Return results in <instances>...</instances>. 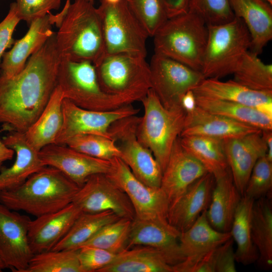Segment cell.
Segmentation results:
<instances>
[{
	"label": "cell",
	"mask_w": 272,
	"mask_h": 272,
	"mask_svg": "<svg viewBox=\"0 0 272 272\" xmlns=\"http://www.w3.org/2000/svg\"><path fill=\"white\" fill-rule=\"evenodd\" d=\"M208 36V25L197 12L189 9L169 18L154 37L155 53L200 72Z\"/></svg>",
	"instance_id": "obj_4"
},
{
	"label": "cell",
	"mask_w": 272,
	"mask_h": 272,
	"mask_svg": "<svg viewBox=\"0 0 272 272\" xmlns=\"http://www.w3.org/2000/svg\"><path fill=\"white\" fill-rule=\"evenodd\" d=\"M260 131L261 130L252 126L209 112L196 106L194 110L186 113L180 137L203 135L224 140Z\"/></svg>",
	"instance_id": "obj_25"
},
{
	"label": "cell",
	"mask_w": 272,
	"mask_h": 272,
	"mask_svg": "<svg viewBox=\"0 0 272 272\" xmlns=\"http://www.w3.org/2000/svg\"><path fill=\"white\" fill-rule=\"evenodd\" d=\"M208 36L200 72L205 79L233 74L251 47V37L242 20L235 17L219 25H208Z\"/></svg>",
	"instance_id": "obj_7"
},
{
	"label": "cell",
	"mask_w": 272,
	"mask_h": 272,
	"mask_svg": "<svg viewBox=\"0 0 272 272\" xmlns=\"http://www.w3.org/2000/svg\"><path fill=\"white\" fill-rule=\"evenodd\" d=\"M77 251L81 272H98L110 263L116 255L105 249L91 246H83Z\"/></svg>",
	"instance_id": "obj_44"
},
{
	"label": "cell",
	"mask_w": 272,
	"mask_h": 272,
	"mask_svg": "<svg viewBox=\"0 0 272 272\" xmlns=\"http://www.w3.org/2000/svg\"><path fill=\"white\" fill-rule=\"evenodd\" d=\"M62 111V125L55 141V144L60 145H65L70 139L83 134L112 139L109 131L111 124L121 118L137 115L139 109L130 104L109 111H93L81 108L64 98Z\"/></svg>",
	"instance_id": "obj_13"
},
{
	"label": "cell",
	"mask_w": 272,
	"mask_h": 272,
	"mask_svg": "<svg viewBox=\"0 0 272 272\" xmlns=\"http://www.w3.org/2000/svg\"><path fill=\"white\" fill-rule=\"evenodd\" d=\"M261 132L267 147L266 157L272 162V130H262Z\"/></svg>",
	"instance_id": "obj_50"
},
{
	"label": "cell",
	"mask_w": 272,
	"mask_h": 272,
	"mask_svg": "<svg viewBox=\"0 0 272 272\" xmlns=\"http://www.w3.org/2000/svg\"><path fill=\"white\" fill-rule=\"evenodd\" d=\"M149 65L151 89L167 108L181 106L183 95L205 79L200 72L156 53Z\"/></svg>",
	"instance_id": "obj_11"
},
{
	"label": "cell",
	"mask_w": 272,
	"mask_h": 272,
	"mask_svg": "<svg viewBox=\"0 0 272 272\" xmlns=\"http://www.w3.org/2000/svg\"><path fill=\"white\" fill-rule=\"evenodd\" d=\"M131 222V219L121 218L110 223L82 246L96 247L117 254L126 249Z\"/></svg>",
	"instance_id": "obj_39"
},
{
	"label": "cell",
	"mask_w": 272,
	"mask_h": 272,
	"mask_svg": "<svg viewBox=\"0 0 272 272\" xmlns=\"http://www.w3.org/2000/svg\"><path fill=\"white\" fill-rule=\"evenodd\" d=\"M16 154V160L9 168L0 170V192L14 189L22 184L30 175L43 166L38 151L26 141L24 133L10 131L2 139Z\"/></svg>",
	"instance_id": "obj_24"
},
{
	"label": "cell",
	"mask_w": 272,
	"mask_h": 272,
	"mask_svg": "<svg viewBox=\"0 0 272 272\" xmlns=\"http://www.w3.org/2000/svg\"><path fill=\"white\" fill-rule=\"evenodd\" d=\"M82 213L76 205L71 202L59 210L31 220L28 239L33 253L52 250L67 234Z\"/></svg>",
	"instance_id": "obj_20"
},
{
	"label": "cell",
	"mask_w": 272,
	"mask_h": 272,
	"mask_svg": "<svg viewBox=\"0 0 272 272\" xmlns=\"http://www.w3.org/2000/svg\"><path fill=\"white\" fill-rule=\"evenodd\" d=\"M14 154V151L12 149L8 147L3 141L0 139V170L5 161L13 159Z\"/></svg>",
	"instance_id": "obj_49"
},
{
	"label": "cell",
	"mask_w": 272,
	"mask_h": 272,
	"mask_svg": "<svg viewBox=\"0 0 272 272\" xmlns=\"http://www.w3.org/2000/svg\"><path fill=\"white\" fill-rule=\"evenodd\" d=\"M54 24V15L51 12L33 21L26 34L15 40L12 48L4 53L0 63V76L9 78L21 72L30 56L52 35Z\"/></svg>",
	"instance_id": "obj_21"
},
{
	"label": "cell",
	"mask_w": 272,
	"mask_h": 272,
	"mask_svg": "<svg viewBox=\"0 0 272 272\" xmlns=\"http://www.w3.org/2000/svg\"><path fill=\"white\" fill-rule=\"evenodd\" d=\"M179 140L184 149L197 159L215 180L230 170L223 140L194 135L180 137Z\"/></svg>",
	"instance_id": "obj_30"
},
{
	"label": "cell",
	"mask_w": 272,
	"mask_h": 272,
	"mask_svg": "<svg viewBox=\"0 0 272 272\" xmlns=\"http://www.w3.org/2000/svg\"><path fill=\"white\" fill-rule=\"evenodd\" d=\"M207 173L203 166L182 146L179 137L163 171L160 186L167 196L169 207L192 183Z\"/></svg>",
	"instance_id": "obj_17"
},
{
	"label": "cell",
	"mask_w": 272,
	"mask_h": 272,
	"mask_svg": "<svg viewBox=\"0 0 272 272\" xmlns=\"http://www.w3.org/2000/svg\"><path fill=\"white\" fill-rule=\"evenodd\" d=\"M242 195L233 182L230 170L215 180L206 215L210 225L222 232L231 230Z\"/></svg>",
	"instance_id": "obj_27"
},
{
	"label": "cell",
	"mask_w": 272,
	"mask_h": 272,
	"mask_svg": "<svg viewBox=\"0 0 272 272\" xmlns=\"http://www.w3.org/2000/svg\"><path fill=\"white\" fill-rule=\"evenodd\" d=\"M56 32L11 78L0 76V124L4 130L25 132L39 116L57 85L60 56Z\"/></svg>",
	"instance_id": "obj_1"
},
{
	"label": "cell",
	"mask_w": 272,
	"mask_h": 272,
	"mask_svg": "<svg viewBox=\"0 0 272 272\" xmlns=\"http://www.w3.org/2000/svg\"><path fill=\"white\" fill-rule=\"evenodd\" d=\"M72 202L85 213L111 211L119 218L133 220L135 213L125 193L106 174L90 176L76 193Z\"/></svg>",
	"instance_id": "obj_14"
},
{
	"label": "cell",
	"mask_w": 272,
	"mask_h": 272,
	"mask_svg": "<svg viewBox=\"0 0 272 272\" xmlns=\"http://www.w3.org/2000/svg\"><path fill=\"white\" fill-rule=\"evenodd\" d=\"M63 99L60 88L56 85L39 116L24 132L27 142L36 150L55 143L62 125Z\"/></svg>",
	"instance_id": "obj_29"
},
{
	"label": "cell",
	"mask_w": 272,
	"mask_h": 272,
	"mask_svg": "<svg viewBox=\"0 0 272 272\" xmlns=\"http://www.w3.org/2000/svg\"><path fill=\"white\" fill-rule=\"evenodd\" d=\"M98 272H173V264L162 251L149 246L125 249Z\"/></svg>",
	"instance_id": "obj_28"
},
{
	"label": "cell",
	"mask_w": 272,
	"mask_h": 272,
	"mask_svg": "<svg viewBox=\"0 0 272 272\" xmlns=\"http://www.w3.org/2000/svg\"><path fill=\"white\" fill-rule=\"evenodd\" d=\"M7 267L0 257V272L2 271Z\"/></svg>",
	"instance_id": "obj_51"
},
{
	"label": "cell",
	"mask_w": 272,
	"mask_h": 272,
	"mask_svg": "<svg viewBox=\"0 0 272 272\" xmlns=\"http://www.w3.org/2000/svg\"><path fill=\"white\" fill-rule=\"evenodd\" d=\"M254 200L242 195L237 208L232 224L231 237L236 244V261L243 265L257 261L258 250L251 237V218Z\"/></svg>",
	"instance_id": "obj_33"
},
{
	"label": "cell",
	"mask_w": 272,
	"mask_h": 272,
	"mask_svg": "<svg viewBox=\"0 0 272 272\" xmlns=\"http://www.w3.org/2000/svg\"><path fill=\"white\" fill-rule=\"evenodd\" d=\"M180 234L167 220L134 218L131 222L126 249L139 246L155 248L163 252L173 266L185 259L179 248Z\"/></svg>",
	"instance_id": "obj_18"
},
{
	"label": "cell",
	"mask_w": 272,
	"mask_h": 272,
	"mask_svg": "<svg viewBox=\"0 0 272 272\" xmlns=\"http://www.w3.org/2000/svg\"><path fill=\"white\" fill-rule=\"evenodd\" d=\"M123 1L149 37H153L168 19L163 0Z\"/></svg>",
	"instance_id": "obj_40"
},
{
	"label": "cell",
	"mask_w": 272,
	"mask_h": 272,
	"mask_svg": "<svg viewBox=\"0 0 272 272\" xmlns=\"http://www.w3.org/2000/svg\"><path fill=\"white\" fill-rule=\"evenodd\" d=\"M39 155L44 166L58 169L79 187L93 175L107 174L111 165L110 160L93 157L65 145L55 143L42 148Z\"/></svg>",
	"instance_id": "obj_16"
},
{
	"label": "cell",
	"mask_w": 272,
	"mask_h": 272,
	"mask_svg": "<svg viewBox=\"0 0 272 272\" xmlns=\"http://www.w3.org/2000/svg\"><path fill=\"white\" fill-rule=\"evenodd\" d=\"M77 250H50L35 254L25 272H81Z\"/></svg>",
	"instance_id": "obj_38"
},
{
	"label": "cell",
	"mask_w": 272,
	"mask_h": 272,
	"mask_svg": "<svg viewBox=\"0 0 272 272\" xmlns=\"http://www.w3.org/2000/svg\"><path fill=\"white\" fill-rule=\"evenodd\" d=\"M215 183V179L209 172L196 180L169 207L168 222L180 233L187 230L208 208Z\"/></svg>",
	"instance_id": "obj_22"
},
{
	"label": "cell",
	"mask_w": 272,
	"mask_h": 272,
	"mask_svg": "<svg viewBox=\"0 0 272 272\" xmlns=\"http://www.w3.org/2000/svg\"><path fill=\"white\" fill-rule=\"evenodd\" d=\"M180 105L186 113L194 110L196 107L195 96L192 90L187 91L182 97Z\"/></svg>",
	"instance_id": "obj_48"
},
{
	"label": "cell",
	"mask_w": 272,
	"mask_h": 272,
	"mask_svg": "<svg viewBox=\"0 0 272 272\" xmlns=\"http://www.w3.org/2000/svg\"><path fill=\"white\" fill-rule=\"evenodd\" d=\"M104 54L129 53L146 56L147 32L123 0L115 4L100 0Z\"/></svg>",
	"instance_id": "obj_9"
},
{
	"label": "cell",
	"mask_w": 272,
	"mask_h": 272,
	"mask_svg": "<svg viewBox=\"0 0 272 272\" xmlns=\"http://www.w3.org/2000/svg\"><path fill=\"white\" fill-rule=\"evenodd\" d=\"M31 220L0 203V257L13 271L25 272L34 255L28 239Z\"/></svg>",
	"instance_id": "obj_15"
},
{
	"label": "cell",
	"mask_w": 272,
	"mask_h": 272,
	"mask_svg": "<svg viewBox=\"0 0 272 272\" xmlns=\"http://www.w3.org/2000/svg\"><path fill=\"white\" fill-rule=\"evenodd\" d=\"M252 241L258 252L259 266L266 270L272 267V203L264 197L254 200L251 218Z\"/></svg>",
	"instance_id": "obj_32"
},
{
	"label": "cell",
	"mask_w": 272,
	"mask_h": 272,
	"mask_svg": "<svg viewBox=\"0 0 272 272\" xmlns=\"http://www.w3.org/2000/svg\"><path fill=\"white\" fill-rule=\"evenodd\" d=\"M56 47L60 58L94 64L104 54L100 17L94 4L86 0H66L54 15Z\"/></svg>",
	"instance_id": "obj_2"
},
{
	"label": "cell",
	"mask_w": 272,
	"mask_h": 272,
	"mask_svg": "<svg viewBox=\"0 0 272 272\" xmlns=\"http://www.w3.org/2000/svg\"><path fill=\"white\" fill-rule=\"evenodd\" d=\"M61 0H16L17 15L29 25L34 20L58 10Z\"/></svg>",
	"instance_id": "obj_45"
},
{
	"label": "cell",
	"mask_w": 272,
	"mask_h": 272,
	"mask_svg": "<svg viewBox=\"0 0 272 272\" xmlns=\"http://www.w3.org/2000/svg\"><path fill=\"white\" fill-rule=\"evenodd\" d=\"M79 188L58 169L44 166L19 186L0 192V203L37 217L72 202Z\"/></svg>",
	"instance_id": "obj_3"
},
{
	"label": "cell",
	"mask_w": 272,
	"mask_h": 272,
	"mask_svg": "<svg viewBox=\"0 0 272 272\" xmlns=\"http://www.w3.org/2000/svg\"><path fill=\"white\" fill-rule=\"evenodd\" d=\"M199 14L207 25H219L235 18L229 0H190L189 8Z\"/></svg>",
	"instance_id": "obj_43"
},
{
	"label": "cell",
	"mask_w": 272,
	"mask_h": 272,
	"mask_svg": "<svg viewBox=\"0 0 272 272\" xmlns=\"http://www.w3.org/2000/svg\"><path fill=\"white\" fill-rule=\"evenodd\" d=\"M234 241L205 252L185 258L173 266V272H232L235 268Z\"/></svg>",
	"instance_id": "obj_35"
},
{
	"label": "cell",
	"mask_w": 272,
	"mask_h": 272,
	"mask_svg": "<svg viewBox=\"0 0 272 272\" xmlns=\"http://www.w3.org/2000/svg\"><path fill=\"white\" fill-rule=\"evenodd\" d=\"M94 65L102 89L130 104L141 101L152 88L150 65L145 56L104 54Z\"/></svg>",
	"instance_id": "obj_6"
},
{
	"label": "cell",
	"mask_w": 272,
	"mask_h": 272,
	"mask_svg": "<svg viewBox=\"0 0 272 272\" xmlns=\"http://www.w3.org/2000/svg\"><path fill=\"white\" fill-rule=\"evenodd\" d=\"M120 218L111 211L82 212L67 234L52 250H77L103 226Z\"/></svg>",
	"instance_id": "obj_36"
},
{
	"label": "cell",
	"mask_w": 272,
	"mask_h": 272,
	"mask_svg": "<svg viewBox=\"0 0 272 272\" xmlns=\"http://www.w3.org/2000/svg\"><path fill=\"white\" fill-rule=\"evenodd\" d=\"M105 2L111 4H115L119 3L121 0H103Z\"/></svg>",
	"instance_id": "obj_52"
},
{
	"label": "cell",
	"mask_w": 272,
	"mask_h": 272,
	"mask_svg": "<svg viewBox=\"0 0 272 272\" xmlns=\"http://www.w3.org/2000/svg\"><path fill=\"white\" fill-rule=\"evenodd\" d=\"M141 101L144 113L138 126L137 138L151 151L163 171L183 129L186 113L181 106L165 107L152 89Z\"/></svg>",
	"instance_id": "obj_5"
},
{
	"label": "cell",
	"mask_w": 272,
	"mask_h": 272,
	"mask_svg": "<svg viewBox=\"0 0 272 272\" xmlns=\"http://www.w3.org/2000/svg\"><path fill=\"white\" fill-rule=\"evenodd\" d=\"M261 131L223 140L233 182L242 196L256 162L267 153Z\"/></svg>",
	"instance_id": "obj_19"
},
{
	"label": "cell",
	"mask_w": 272,
	"mask_h": 272,
	"mask_svg": "<svg viewBox=\"0 0 272 272\" xmlns=\"http://www.w3.org/2000/svg\"><path fill=\"white\" fill-rule=\"evenodd\" d=\"M206 210L187 230L180 234L179 248L184 258L217 247L231 238L230 232L219 231L210 225Z\"/></svg>",
	"instance_id": "obj_31"
},
{
	"label": "cell",
	"mask_w": 272,
	"mask_h": 272,
	"mask_svg": "<svg viewBox=\"0 0 272 272\" xmlns=\"http://www.w3.org/2000/svg\"><path fill=\"white\" fill-rule=\"evenodd\" d=\"M235 82L257 91L272 92V65L261 60L258 55L248 51L233 73Z\"/></svg>",
	"instance_id": "obj_37"
},
{
	"label": "cell",
	"mask_w": 272,
	"mask_h": 272,
	"mask_svg": "<svg viewBox=\"0 0 272 272\" xmlns=\"http://www.w3.org/2000/svg\"><path fill=\"white\" fill-rule=\"evenodd\" d=\"M20 21L17 15L16 3H13L10 5L7 15L0 22V63L6 50L14 43L13 34Z\"/></svg>",
	"instance_id": "obj_46"
},
{
	"label": "cell",
	"mask_w": 272,
	"mask_h": 272,
	"mask_svg": "<svg viewBox=\"0 0 272 272\" xmlns=\"http://www.w3.org/2000/svg\"><path fill=\"white\" fill-rule=\"evenodd\" d=\"M86 1H87L89 2H91L92 3H93L94 4V0H86Z\"/></svg>",
	"instance_id": "obj_53"
},
{
	"label": "cell",
	"mask_w": 272,
	"mask_h": 272,
	"mask_svg": "<svg viewBox=\"0 0 272 272\" xmlns=\"http://www.w3.org/2000/svg\"><path fill=\"white\" fill-rule=\"evenodd\" d=\"M191 90L195 96L243 104L272 117V92L253 90L233 80L223 82L214 78L204 79Z\"/></svg>",
	"instance_id": "obj_23"
},
{
	"label": "cell",
	"mask_w": 272,
	"mask_h": 272,
	"mask_svg": "<svg viewBox=\"0 0 272 272\" xmlns=\"http://www.w3.org/2000/svg\"><path fill=\"white\" fill-rule=\"evenodd\" d=\"M57 85L64 98L86 109L106 111L130 104L126 100L105 93L101 88L95 66L88 61L60 58Z\"/></svg>",
	"instance_id": "obj_8"
},
{
	"label": "cell",
	"mask_w": 272,
	"mask_h": 272,
	"mask_svg": "<svg viewBox=\"0 0 272 272\" xmlns=\"http://www.w3.org/2000/svg\"><path fill=\"white\" fill-rule=\"evenodd\" d=\"M266 1H267L269 4L272 5V0H266Z\"/></svg>",
	"instance_id": "obj_54"
},
{
	"label": "cell",
	"mask_w": 272,
	"mask_h": 272,
	"mask_svg": "<svg viewBox=\"0 0 272 272\" xmlns=\"http://www.w3.org/2000/svg\"><path fill=\"white\" fill-rule=\"evenodd\" d=\"M190 0H163L168 18L187 12Z\"/></svg>",
	"instance_id": "obj_47"
},
{
	"label": "cell",
	"mask_w": 272,
	"mask_h": 272,
	"mask_svg": "<svg viewBox=\"0 0 272 272\" xmlns=\"http://www.w3.org/2000/svg\"><path fill=\"white\" fill-rule=\"evenodd\" d=\"M140 119L136 115L121 118L111 124L109 131L120 151V158L133 174L147 185L160 187L162 168L151 151L137 138Z\"/></svg>",
	"instance_id": "obj_10"
},
{
	"label": "cell",
	"mask_w": 272,
	"mask_h": 272,
	"mask_svg": "<svg viewBox=\"0 0 272 272\" xmlns=\"http://www.w3.org/2000/svg\"><path fill=\"white\" fill-rule=\"evenodd\" d=\"M266 155L256 162L243 194L254 200L264 197H271L272 162Z\"/></svg>",
	"instance_id": "obj_42"
},
{
	"label": "cell",
	"mask_w": 272,
	"mask_h": 272,
	"mask_svg": "<svg viewBox=\"0 0 272 272\" xmlns=\"http://www.w3.org/2000/svg\"><path fill=\"white\" fill-rule=\"evenodd\" d=\"M107 176L128 196L135 213L142 220H167L169 204L160 187L146 185L139 180L119 157L111 160Z\"/></svg>",
	"instance_id": "obj_12"
},
{
	"label": "cell",
	"mask_w": 272,
	"mask_h": 272,
	"mask_svg": "<svg viewBox=\"0 0 272 272\" xmlns=\"http://www.w3.org/2000/svg\"><path fill=\"white\" fill-rule=\"evenodd\" d=\"M65 145L101 159L111 160L120 156V151L113 139L98 134L78 135L69 140Z\"/></svg>",
	"instance_id": "obj_41"
},
{
	"label": "cell",
	"mask_w": 272,
	"mask_h": 272,
	"mask_svg": "<svg viewBox=\"0 0 272 272\" xmlns=\"http://www.w3.org/2000/svg\"><path fill=\"white\" fill-rule=\"evenodd\" d=\"M195 101L197 106L209 112L261 130H272V117L255 108L234 102L197 96Z\"/></svg>",
	"instance_id": "obj_34"
},
{
	"label": "cell",
	"mask_w": 272,
	"mask_h": 272,
	"mask_svg": "<svg viewBox=\"0 0 272 272\" xmlns=\"http://www.w3.org/2000/svg\"><path fill=\"white\" fill-rule=\"evenodd\" d=\"M235 17L242 20L251 37L250 51L259 55L272 39V8L266 0H229Z\"/></svg>",
	"instance_id": "obj_26"
}]
</instances>
